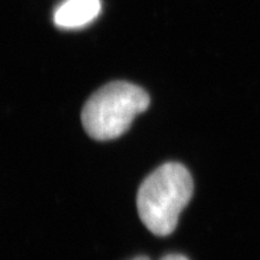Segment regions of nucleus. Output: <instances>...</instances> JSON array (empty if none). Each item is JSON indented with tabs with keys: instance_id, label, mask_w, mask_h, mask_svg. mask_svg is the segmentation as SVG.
Listing matches in <instances>:
<instances>
[{
	"instance_id": "f257e3e1",
	"label": "nucleus",
	"mask_w": 260,
	"mask_h": 260,
	"mask_svg": "<svg viewBox=\"0 0 260 260\" xmlns=\"http://www.w3.org/2000/svg\"><path fill=\"white\" fill-rule=\"evenodd\" d=\"M193 179L179 162H166L146 177L137 195L138 214L153 234L166 237L177 228L179 216L193 195Z\"/></svg>"
},
{
	"instance_id": "20e7f679",
	"label": "nucleus",
	"mask_w": 260,
	"mask_h": 260,
	"mask_svg": "<svg viewBox=\"0 0 260 260\" xmlns=\"http://www.w3.org/2000/svg\"><path fill=\"white\" fill-rule=\"evenodd\" d=\"M161 260H189V259L179 254H170L165 256Z\"/></svg>"
},
{
	"instance_id": "39448f33",
	"label": "nucleus",
	"mask_w": 260,
	"mask_h": 260,
	"mask_svg": "<svg viewBox=\"0 0 260 260\" xmlns=\"http://www.w3.org/2000/svg\"><path fill=\"white\" fill-rule=\"evenodd\" d=\"M133 260H150V259L148 257H145V256H139V257H136Z\"/></svg>"
},
{
	"instance_id": "7ed1b4c3",
	"label": "nucleus",
	"mask_w": 260,
	"mask_h": 260,
	"mask_svg": "<svg viewBox=\"0 0 260 260\" xmlns=\"http://www.w3.org/2000/svg\"><path fill=\"white\" fill-rule=\"evenodd\" d=\"M100 11V0H64L53 13V22L62 29H78L93 22Z\"/></svg>"
},
{
	"instance_id": "f03ea898",
	"label": "nucleus",
	"mask_w": 260,
	"mask_h": 260,
	"mask_svg": "<svg viewBox=\"0 0 260 260\" xmlns=\"http://www.w3.org/2000/svg\"><path fill=\"white\" fill-rule=\"evenodd\" d=\"M149 105L150 96L141 87L113 81L89 98L81 112V123L92 139L113 140L124 135Z\"/></svg>"
}]
</instances>
